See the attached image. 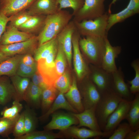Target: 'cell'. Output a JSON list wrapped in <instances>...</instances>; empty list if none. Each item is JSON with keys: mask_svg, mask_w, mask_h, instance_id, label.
<instances>
[{"mask_svg": "<svg viewBox=\"0 0 139 139\" xmlns=\"http://www.w3.org/2000/svg\"><path fill=\"white\" fill-rule=\"evenodd\" d=\"M37 62V71L42 77L45 83L48 86L53 85L59 77L55 63H47L44 58L40 59Z\"/></svg>", "mask_w": 139, "mask_h": 139, "instance_id": "ffe728a7", "label": "cell"}, {"mask_svg": "<svg viewBox=\"0 0 139 139\" xmlns=\"http://www.w3.org/2000/svg\"><path fill=\"white\" fill-rule=\"evenodd\" d=\"M21 60L24 64L28 66H33L37 64V62L30 54L24 55Z\"/></svg>", "mask_w": 139, "mask_h": 139, "instance_id": "7dc6e473", "label": "cell"}, {"mask_svg": "<svg viewBox=\"0 0 139 139\" xmlns=\"http://www.w3.org/2000/svg\"><path fill=\"white\" fill-rule=\"evenodd\" d=\"M50 121L44 127V130L57 129L64 131L73 125L79 124L77 119L71 112H55L51 115Z\"/></svg>", "mask_w": 139, "mask_h": 139, "instance_id": "30bf717a", "label": "cell"}, {"mask_svg": "<svg viewBox=\"0 0 139 139\" xmlns=\"http://www.w3.org/2000/svg\"></svg>", "mask_w": 139, "mask_h": 139, "instance_id": "f5cc1de1", "label": "cell"}, {"mask_svg": "<svg viewBox=\"0 0 139 139\" xmlns=\"http://www.w3.org/2000/svg\"><path fill=\"white\" fill-rule=\"evenodd\" d=\"M80 35L76 30L72 36V43L73 51V63L74 70L78 80L81 81L88 76L90 70L81 54L79 41Z\"/></svg>", "mask_w": 139, "mask_h": 139, "instance_id": "52a82bcc", "label": "cell"}, {"mask_svg": "<svg viewBox=\"0 0 139 139\" xmlns=\"http://www.w3.org/2000/svg\"><path fill=\"white\" fill-rule=\"evenodd\" d=\"M67 61L66 55L62 47L58 44V51L55 60V64L59 77L65 71Z\"/></svg>", "mask_w": 139, "mask_h": 139, "instance_id": "d590c367", "label": "cell"}, {"mask_svg": "<svg viewBox=\"0 0 139 139\" xmlns=\"http://www.w3.org/2000/svg\"><path fill=\"white\" fill-rule=\"evenodd\" d=\"M59 5V11L71 8L73 10V16L83 6L84 0H56Z\"/></svg>", "mask_w": 139, "mask_h": 139, "instance_id": "f35d334b", "label": "cell"}, {"mask_svg": "<svg viewBox=\"0 0 139 139\" xmlns=\"http://www.w3.org/2000/svg\"><path fill=\"white\" fill-rule=\"evenodd\" d=\"M9 18L0 10V40L2 35L6 30Z\"/></svg>", "mask_w": 139, "mask_h": 139, "instance_id": "f6af8a7d", "label": "cell"}, {"mask_svg": "<svg viewBox=\"0 0 139 139\" xmlns=\"http://www.w3.org/2000/svg\"><path fill=\"white\" fill-rule=\"evenodd\" d=\"M134 14L127 7L117 13L109 14L106 28L107 32H108L111 28L117 23L122 22Z\"/></svg>", "mask_w": 139, "mask_h": 139, "instance_id": "d6a6232c", "label": "cell"}, {"mask_svg": "<svg viewBox=\"0 0 139 139\" xmlns=\"http://www.w3.org/2000/svg\"><path fill=\"white\" fill-rule=\"evenodd\" d=\"M36 35L19 30L17 28L8 25L7 26L0 40V45H6L28 40Z\"/></svg>", "mask_w": 139, "mask_h": 139, "instance_id": "9a60e30c", "label": "cell"}, {"mask_svg": "<svg viewBox=\"0 0 139 139\" xmlns=\"http://www.w3.org/2000/svg\"><path fill=\"white\" fill-rule=\"evenodd\" d=\"M76 30L74 22L71 20L57 37L58 44L61 46L66 57L70 67H71L72 56V38Z\"/></svg>", "mask_w": 139, "mask_h": 139, "instance_id": "7c38bea8", "label": "cell"}, {"mask_svg": "<svg viewBox=\"0 0 139 139\" xmlns=\"http://www.w3.org/2000/svg\"><path fill=\"white\" fill-rule=\"evenodd\" d=\"M59 92L53 86H49L42 91L41 107L43 114L48 110L55 99Z\"/></svg>", "mask_w": 139, "mask_h": 139, "instance_id": "f1b7e54d", "label": "cell"}, {"mask_svg": "<svg viewBox=\"0 0 139 139\" xmlns=\"http://www.w3.org/2000/svg\"><path fill=\"white\" fill-rule=\"evenodd\" d=\"M64 95L70 104L78 113L82 112L84 110L81 94L75 77H73L70 87L68 91L64 93Z\"/></svg>", "mask_w": 139, "mask_h": 139, "instance_id": "603a6c76", "label": "cell"}, {"mask_svg": "<svg viewBox=\"0 0 139 139\" xmlns=\"http://www.w3.org/2000/svg\"><path fill=\"white\" fill-rule=\"evenodd\" d=\"M12 134L15 139L25 134L23 112L20 115L15 125Z\"/></svg>", "mask_w": 139, "mask_h": 139, "instance_id": "b9f144b4", "label": "cell"}, {"mask_svg": "<svg viewBox=\"0 0 139 139\" xmlns=\"http://www.w3.org/2000/svg\"><path fill=\"white\" fill-rule=\"evenodd\" d=\"M132 67L135 72L134 78L132 80L127 81L131 93L133 94L139 92V60L137 59L134 60L131 64Z\"/></svg>", "mask_w": 139, "mask_h": 139, "instance_id": "74e56055", "label": "cell"}, {"mask_svg": "<svg viewBox=\"0 0 139 139\" xmlns=\"http://www.w3.org/2000/svg\"><path fill=\"white\" fill-rule=\"evenodd\" d=\"M118 0H112V2L109 6V8L108 11V13L110 14L111 13V9L112 5L113 4H115V3Z\"/></svg>", "mask_w": 139, "mask_h": 139, "instance_id": "f907efd6", "label": "cell"}, {"mask_svg": "<svg viewBox=\"0 0 139 139\" xmlns=\"http://www.w3.org/2000/svg\"><path fill=\"white\" fill-rule=\"evenodd\" d=\"M58 44L57 37L38 46L34 54V58L37 62L39 59L45 58L55 48Z\"/></svg>", "mask_w": 139, "mask_h": 139, "instance_id": "f546056e", "label": "cell"}, {"mask_svg": "<svg viewBox=\"0 0 139 139\" xmlns=\"http://www.w3.org/2000/svg\"><path fill=\"white\" fill-rule=\"evenodd\" d=\"M87 76L82 80L83 83L81 91H80L84 109L96 107L101 97L95 85L90 79H87Z\"/></svg>", "mask_w": 139, "mask_h": 139, "instance_id": "9c48e42d", "label": "cell"}, {"mask_svg": "<svg viewBox=\"0 0 139 139\" xmlns=\"http://www.w3.org/2000/svg\"><path fill=\"white\" fill-rule=\"evenodd\" d=\"M10 57L6 56L2 53L0 52V64L8 59Z\"/></svg>", "mask_w": 139, "mask_h": 139, "instance_id": "681fc988", "label": "cell"}, {"mask_svg": "<svg viewBox=\"0 0 139 139\" xmlns=\"http://www.w3.org/2000/svg\"><path fill=\"white\" fill-rule=\"evenodd\" d=\"M42 91L40 87L30 81L25 94L23 101L30 107L39 108L41 107Z\"/></svg>", "mask_w": 139, "mask_h": 139, "instance_id": "d4e9b609", "label": "cell"}, {"mask_svg": "<svg viewBox=\"0 0 139 139\" xmlns=\"http://www.w3.org/2000/svg\"><path fill=\"white\" fill-rule=\"evenodd\" d=\"M24 55H16L0 64V76L10 77L16 74L19 63Z\"/></svg>", "mask_w": 139, "mask_h": 139, "instance_id": "4316f807", "label": "cell"}, {"mask_svg": "<svg viewBox=\"0 0 139 139\" xmlns=\"http://www.w3.org/2000/svg\"><path fill=\"white\" fill-rule=\"evenodd\" d=\"M121 50V46H113L107 37L105 40V50L103 57L101 67L108 72L112 73L117 70L115 60Z\"/></svg>", "mask_w": 139, "mask_h": 139, "instance_id": "4fadbf2b", "label": "cell"}, {"mask_svg": "<svg viewBox=\"0 0 139 139\" xmlns=\"http://www.w3.org/2000/svg\"><path fill=\"white\" fill-rule=\"evenodd\" d=\"M90 80L95 85L101 94L112 89V75L102 67L95 65L91 67Z\"/></svg>", "mask_w": 139, "mask_h": 139, "instance_id": "8fae6325", "label": "cell"}, {"mask_svg": "<svg viewBox=\"0 0 139 139\" xmlns=\"http://www.w3.org/2000/svg\"><path fill=\"white\" fill-rule=\"evenodd\" d=\"M15 91L10 78L6 76H0V103L4 105L13 99H14Z\"/></svg>", "mask_w": 139, "mask_h": 139, "instance_id": "cb8c5ba5", "label": "cell"}, {"mask_svg": "<svg viewBox=\"0 0 139 139\" xmlns=\"http://www.w3.org/2000/svg\"><path fill=\"white\" fill-rule=\"evenodd\" d=\"M139 129L135 131L131 130L127 135L125 139H139Z\"/></svg>", "mask_w": 139, "mask_h": 139, "instance_id": "c3c4849f", "label": "cell"}, {"mask_svg": "<svg viewBox=\"0 0 139 139\" xmlns=\"http://www.w3.org/2000/svg\"><path fill=\"white\" fill-rule=\"evenodd\" d=\"M73 16L69 12L63 10L46 15L44 28L37 36L38 46L56 37L67 25Z\"/></svg>", "mask_w": 139, "mask_h": 139, "instance_id": "6da1fadb", "label": "cell"}, {"mask_svg": "<svg viewBox=\"0 0 139 139\" xmlns=\"http://www.w3.org/2000/svg\"><path fill=\"white\" fill-rule=\"evenodd\" d=\"M50 131L44 130L40 131H35L19 137L16 139H54L65 137L60 132L56 133Z\"/></svg>", "mask_w": 139, "mask_h": 139, "instance_id": "1f68e13d", "label": "cell"}, {"mask_svg": "<svg viewBox=\"0 0 139 139\" xmlns=\"http://www.w3.org/2000/svg\"><path fill=\"white\" fill-rule=\"evenodd\" d=\"M37 71V64L33 66H28L24 64L21 59L19 63L16 74L23 77H31Z\"/></svg>", "mask_w": 139, "mask_h": 139, "instance_id": "60d3db41", "label": "cell"}, {"mask_svg": "<svg viewBox=\"0 0 139 139\" xmlns=\"http://www.w3.org/2000/svg\"><path fill=\"white\" fill-rule=\"evenodd\" d=\"M105 0H84L82 7L73 16V20L80 22L92 20L100 16L105 12Z\"/></svg>", "mask_w": 139, "mask_h": 139, "instance_id": "5b68a950", "label": "cell"}, {"mask_svg": "<svg viewBox=\"0 0 139 139\" xmlns=\"http://www.w3.org/2000/svg\"><path fill=\"white\" fill-rule=\"evenodd\" d=\"M110 136L109 139H125L127 134L132 130L127 123L120 124Z\"/></svg>", "mask_w": 139, "mask_h": 139, "instance_id": "ab89813d", "label": "cell"}, {"mask_svg": "<svg viewBox=\"0 0 139 139\" xmlns=\"http://www.w3.org/2000/svg\"><path fill=\"white\" fill-rule=\"evenodd\" d=\"M10 78L15 92L14 100L20 102L23 101L25 94L31 81L29 78L17 74L10 77Z\"/></svg>", "mask_w": 139, "mask_h": 139, "instance_id": "484cf974", "label": "cell"}, {"mask_svg": "<svg viewBox=\"0 0 139 139\" xmlns=\"http://www.w3.org/2000/svg\"><path fill=\"white\" fill-rule=\"evenodd\" d=\"M135 14L139 12V0H130L126 7Z\"/></svg>", "mask_w": 139, "mask_h": 139, "instance_id": "bcb514c9", "label": "cell"}, {"mask_svg": "<svg viewBox=\"0 0 139 139\" xmlns=\"http://www.w3.org/2000/svg\"><path fill=\"white\" fill-rule=\"evenodd\" d=\"M0 105H1L0 103Z\"/></svg>", "mask_w": 139, "mask_h": 139, "instance_id": "816d5d0a", "label": "cell"}, {"mask_svg": "<svg viewBox=\"0 0 139 139\" xmlns=\"http://www.w3.org/2000/svg\"><path fill=\"white\" fill-rule=\"evenodd\" d=\"M20 102L14 100L12 106L10 107L11 112V118H14L19 115V113L23 108V106Z\"/></svg>", "mask_w": 139, "mask_h": 139, "instance_id": "ee69618b", "label": "cell"}, {"mask_svg": "<svg viewBox=\"0 0 139 139\" xmlns=\"http://www.w3.org/2000/svg\"><path fill=\"white\" fill-rule=\"evenodd\" d=\"M135 94L125 118L133 131L139 129V93Z\"/></svg>", "mask_w": 139, "mask_h": 139, "instance_id": "83f0119b", "label": "cell"}, {"mask_svg": "<svg viewBox=\"0 0 139 139\" xmlns=\"http://www.w3.org/2000/svg\"><path fill=\"white\" fill-rule=\"evenodd\" d=\"M85 37L80 38V49L89 62L95 66L101 67L105 50V40L107 37Z\"/></svg>", "mask_w": 139, "mask_h": 139, "instance_id": "7a4b0ae2", "label": "cell"}, {"mask_svg": "<svg viewBox=\"0 0 139 139\" xmlns=\"http://www.w3.org/2000/svg\"><path fill=\"white\" fill-rule=\"evenodd\" d=\"M109 14L106 12L93 19L84 20L80 22L73 20L76 30L80 36L107 37L106 28Z\"/></svg>", "mask_w": 139, "mask_h": 139, "instance_id": "277c9868", "label": "cell"}, {"mask_svg": "<svg viewBox=\"0 0 139 139\" xmlns=\"http://www.w3.org/2000/svg\"><path fill=\"white\" fill-rule=\"evenodd\" d=\"M38 46L37 36L26 41L6 45H0V52L8 56L16 55L34 54Z\"/></svg>", "mask_w": 139, "mask_h": 139, "instance_id": "8992f818", "label": "cell"}, {"mask_svg": "<svg viewBox=\"0 0 139 139\" xmlns=\"http://www.w3.org/2000/svg\"><path fill=\"white\" fill-rule=\"evenodd\" d=\"M132 101L123 99L108 118L103 132L111 134L126 116L130 108Z\"/></svg>", "mask_w": 139, "mask_h": 139, "instance_id": "ba28073f", "label": "cell"}, {"mask_svg": "<svg viewBox=\"0 0 139 139\" xmlns=\"http://www.w3.org/2000/svg\"><path fill=\"white\" fill-rule=\"evenodd\" d=\"M112 89L123 99L128 100L132 94L129 86L124 81V75L122 68L119 67L116 71L112 73Z\"/></svg>", "mask_w": 139, "mask_h": 139, "instance_id": "d6986e66", "label": "cell"}, {"mask_svg": "<svg viewBox=\"0 0 139 139\" xmlns=\"http://www.w3.org/2000/svg\"><path fill=\"white\" fill-rule=\"evenodd\" d=\"M32 16L27 10L20 11L8 17L10 22L9 24L18 28Z\"/></svg>", "mask_w": 139, "mask_h": 139, "instance_id": "8d00e7d4", "label": "cell"}, {"mask_svg": "<svg viewBox=\"0 0 139 139\" xmlns=\"http://www.w3.org/2000/svg\"><path fill=\"white\" fill-rule=\"evenodd\" d=\"M36 0H0V10L8 17L27 10Z\"/></svg>", "mask_w": 139, "mask_h": 139, "instance_id": "e0dca14e", "label": "cell"}, {"mask_svg": "<svg viewBox=\"0 0 139 139\" xmlns=\"http://www.w3.org/2000/svg\"><path fill=\"white\" fill-rule=\"evenodd\" d=\"M20 114L12 118H0V135L3 137L9 138L12 133L14 128Z\"/></svg>", "mask_w": 139, "mask_h": 139, "instance_id": "836d02e7", "label": "cell"}, {"mask_svg": "<svg viewBox=\"0 0 139 139\" xmlns=\"http://www.w3.org/2000/svg\"><path fill=\"white\" fill-rule=\"evenodd\" d=\"M123 99L112 89L101 94L95 113L101 130L103 131L107 119Z\"/></svg>", "mask_w": 139, "mask_h": 139, "instance_id": "3957f363", "label": "cell"}, {"mask_svg": "<svg viewBox=\"0 0 139 139\" xmlns=\"http://www.w3.org/2000/svg\"><path fill=\"white\" fill-rule=\"evenodd\" d=\"M27 10L31 16L47 15L59 11V5L56 0H36Z\"/></svg>", "mask_w": 139, "mask_h": 139, "instance_id": "5bb4252c", "label": "cell"}, {"mask_svg": "<svg viewBox=\"0 0 139 139\" xmlns=\"http://www.w3.org/2000/svg\"><path fill=\"white\" fill-rule=\"evenodd\" d=\"M96 107H94L85 109L80 113L70 112L78 120L77 127L85 126L92 130L101 131L96 116Z\"/></svg>", "mask_w": 139, "mask_h": 139, "instance_id": "ac0fdd59", "label": "cell"}, {"mask_svg": "<svg viewBox=\"0 0 139 139\" xmlns=\"http://www.w3.org/2000/svg\"><path fill=\"white\" fill-rule=\"evenodd\" d=\"M60 109H64L72 112L78 113L67 101L65 97L64 93L59 92L55 99L48 110L39 119L41 121H45L52 114Z\"/></svg>", "mask_w": 139, "mask_h": 139, "instance_id": "7402d4cb", "label": "cell"}, {"mask_svg": "<svg viewBox=\"0 0 139 139\" xmlns=\"http://www.w3.org/2000/svg\"><path fill=\"white\" fill-rule=\"evenodd\" d=\"M31 77V82L42 90L48 86L45 82L42 77L37 70Z\"/></svg>", "mask_w": 139, "mask_h": 139, "instance_id": "7bdbcfd3", "label": "cell"}, {"mask_svg": "<svg viewBox=\"0 0 139 139\" xmlns=\"http://www.w3.org/2000/svg\"><path fill=\"white\" fill-rule=\"evenodd\" d=\"M60 131L65 137L80 139H86L93 137L101 136L106 137L111 135L108 133L96 131L83 128H80L75 126H71L66 129Z\"/></svg>", "mask_w": 139, "mask_h": 139, "instance_id": "2e32d148", "label": "cell"}, {"mask_svg": "<svg viewBox=\"0 0 139 139\" xmlns=\"http://www.w3.org/2000/svg\"><path fill=\"white\" fill-rule=\"evenodd\" d=\"M72 83L69 73L66 71L56 80L53 85L59 92L65 93L69 89Z\"/></svg>", "mask_w": 139, "mask_h": 139, "instance_id": "e575fe53", "label": "cell"}, {"mask_svg": "<svg viewBox=\"0 0 139 139\" xmlns=\"http://www.w3.org/2000/svg\"><path fill=\"white\" fill-rule=\"evenodd\" d=\"M23 112L24 116L25 134H26L35 131L37 125L38 118L33 110L28 106L26 107Z\"/></svg>", "mask_w": 139, "mask_h": 139, "instance_id": "4dcf8cb0", "label": "cell"}, {"mask_svg": "<svg viewBox=\"0 0 139 139\" xmlns=\"http://www.w3.org/2000/svg\"><path fill=\"white\" fill-rule=\"evenodd\" d=\"M46 15L32 16L18 29L20 31L38 36L44 26Z\"/></svg>", "mask_w": 139, "mask_h": 139, "instance_id": "44dd1931", "label": "cell"}]
</instances>
